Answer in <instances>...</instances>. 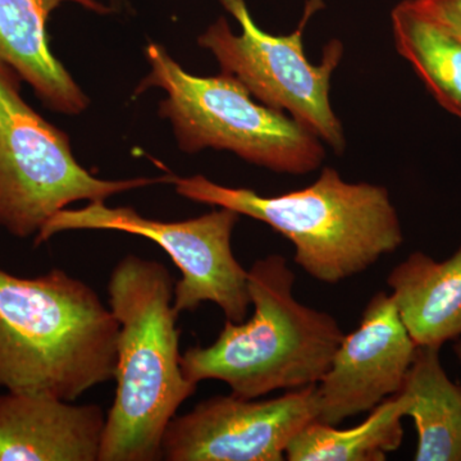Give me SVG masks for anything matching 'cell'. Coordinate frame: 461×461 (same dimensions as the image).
<instances>
[{
  "instance_id": "cell-2",
  "label": "cell",
  "mask_w": 461,
  "mask_h": 461,
  "mask_svg": "<svg viewBox=\"0 0 461 461\" xmlns=\"http://www.w3.org/2000/svg\"><path fill=\"white\" fill-rule=\"evenodd\" d=\"M120 324L98 294L63 269L20 277L0 268V388L76 402L114 379Z\"/></svg>"
},
{
  "instance_id": "cell-12",
  "label": "cell",
  "mask_w": 461,
  "mask_h": 461,
  "mask_svg": "<svg viewBox=\"0 0 461 461\" xmlns=\"http://www.w3.org/2000/svg\"><path fill=\"white\" fill-rule=\"evenodd\" d=\"M65 3L102 16L113 14L100 0H0V62L30 85L45 107L77 115L89 107L90 100L54 57L47 32L50 14Z\"/></svg>"
},
{
  "instance_id": "cell-3",
  "label": "cell",
  "mask_w": 461,
  "mask_h": 461,
  "mask_svg": "<svg viewBox=\"0 0 461 461\" xmlns=\"http://www.w3.org/2000/svg\"><path fill=\"white\" fill-rule=\"evenodd\" d=\"M171 184L182 198L268 224L290 240L297 266L323 284L366 272L403 242L402 221L386 187L346 182L332 167H324L304 189L277 196L222 186L202 175L172 176Z\"/></svg>"
},
{
  "instance_id": "cell-13",
  "label": "cell",
  "mask_w": 461,
  "mask_h": 461,
  "mask_svg": "<svg viewBox=\"0 0 461 461\" xmlns=\"http://www.w3.org/2000/svg\"><path fill=\"white\" fill-rule=\"evenodd\" d=\"M400 318L417 346L441 348L461 336V245L448 259L415 251L387 277Z\"/></svg>"
},
{
  "instance_id": "cell-16",
  "label": "cell",
  "mask_w": 461,
  "mask_h": 461,
  "mask_svg": "<svg viewBox=\"0 0 461 461\" xmlns=\"http://www.w3.org/2000/svg\"><path fill=\"white\" fill-rule=\"evenodd\" d=\"M405 399L388 397L359 426L339 429L313 420L286 448L288 461H384L402 444Z\"/></svg>"
},
{
  "instance_id": "cell-9",
  "label": "cell",
  "mask_w": 461,
  "mask_h": 461,
  "mask_svg": "<svg viewBox=\"0 0 461 461\" xmlns=\"http://www.w3.org/2000/svg\"><path fill=\"white\" fill-rule=\"evenodd\" d=\"M317 418V384L260 402L213 396L169 421L162 460L282 461L294 437Z\"/></svg>"
},
{
  "instance_id": "cell-18",
  "label": "cell",
  "mask_w": 461,
  "mask_h": 461,
  "mask_svg": "<svg viewBox=\"0 0 461 461\" xmlns=\"http://www.w3.org/2000/svg\"><path fill=\"white\" fill-rule=\"evenodd\" d=\"M453 348L454 353L456 354L457 359H459V362L461 363V339H457V341L455 342Z\"/></svg>"
},
{
  "instance_id": "cell-17",
  "label": "cell",
  "mask_w": 461,
  "mask_h": 461,
  "mask_svg": "<svg viewBox=\"0 0 461 461\" xmlns=\"http://www.w3.org/2000/svg\"><path fill=\"white\" fill-rule=\"evenodd\" d=\"M427 12L461 36V0H418Z\"/></svg>"
},
{
  "instance_id": "cell-4",
  "label": "cell",
  "mask_w": 461,
  "mask_h": 461,
  "mask_svg": "<svg viewBox=\"0 0 461 461\" xmlns=\"http://www.w3.org/2000/svg\"><path fill=\"white\" fill-rule=\"evenodd\" d=\"M248 272L253 315L241 323L226 320L213 344L187 348L185 377L194 384L222 381L242 399L317 384L344 339L339 321L297 302L295 273L284 257L257 259Z\"/></svg>"
},
{
  "instance_id": "cell-14",
  "label": "cell",
  "mask_w": 461,
  "mask_h": 461,
  "mask_svg": "<svg viewBox=\"0 0 461 461\" xmlns=\"http://www.w3.org/2000/svg\"><path fill=\"white\" fill-rule=\"evenodd\" d=\"M439 348L418 346L400 391L417 429L415 461H461V386L446 375Z\"/></svg>"
},
{
  "instance_id": "cell-15",
  "label": "cell",
  "mask_w": 461,
  "mask_h": 461,
  "mask_svg": "<svg viewBox=\"0 0 461 461\" xmlns=\"http://www.w3.org/2000/svg\"><path fill=\"white\" fill-rule=\"evenodd\" d=\"M397 53L442 108L461 120V36L430 16L418 0L391 12Z\"/></svg>"
},
{
  "instance_id": "cell-10",
  "label": "cell",
  "mask_w": 461,
  "mask_h": 461,
  "mask_svg": "<svg viewBox=\"0 0 461 461\" xmlns=\"http://www.w3.org/2000/svg\"><path fill=\"white\" fill-rule=\"evenodd\" d=\"M417 348L391 294H375L359 327L344 336L317 384V420L338 426L397 395Z\"/></svg>"
},
{
  "instance_id": "cell-7",
  "label": "cell",
  "mask_w": 461,
  "mask_h": 461,
  "mask_svg": "<svg viewBox=\"0 0 461 461\" xmlns=\"http://www.w3.org/2000/svg\"><path fill=\"white\" fill-rule=\"evenodd\" d=\"M241 27L233 33L218 18L199 36V47L211 51L223 74L238 78L258 102L285 112L314 133L336 154L346 148L344 127L330 104V78L344 57L338 39L327 42L320 65L309 62L303 36L323 0H306L299 26L290 35H272L257 25L245 0H220Z\"/></svg>"
},
{
  "instance_id": "cell-1",
  "label": "cell",
  "mask_w": 461,
  "mask_h": 461,
  "mask_svg": "<svg viewBox=\"0 0 461 461\" xmlns=\"http://www.w3.org/2000/svg\"><path fill=\"white\" fill-rule=\"evenodd\" d=\"M171 272L158 260L126 256L111 272L108 305L120 324L115 396L99 461L162 460V439L198 384L181 368Z\"/></svg>"
},
{
  "instance_id": "cell-6",
  "label": "cell",
  "mask_w": 461,
  "mask_h": 461,
  "mask_svg": "<svg viewBox=\"0 0 461 461\" xmlns=\"http://www.w3.org/2000/svg\"><path fill=\"white\" fill-rule=\"evenodd\" d=\"M23 78L0 62V229L18 239L35 238L58 212L80 200H107L172 176L100 180L72 153L68 135L27 104Z\"/></svg>"
},
{
  "instance_id": "cell-8",
  "label": "cell",
  "mask_w": 461,
  "mask_h": 461,
  "mask_svg": "<svg viewBox=\"0 0 461 461\" xmlns=\"http://www.w3.org/2000/svg\"><path fill=\"white\" fill-rule=\"evenodd\" d=\"M227 208L178 222L150 220L131 206L109 208L104 200L81 209H63L50 218L33 238L35 247L67 230H118L142 236L168 254L181 272L175 285L178 314L195 312L204 303L220 306L226 320L241 323L251 306L249 272L233 256L230 239L240 221Z\"/></svg>"
},
{
  "instance_id": "cell-11",
  "label": "cell",
  "mask_w": 461,
  "mask_h": 461,
  "mask_svg": "<svg viewBox=\"0 0 461 461\" xmlns=\"http://www.w3.org/2000/svg\"><path fill=\"white\" fill-rule=\"evenodd\" d=\"M107 412L38 393L0 395V461H99Z\"/></svg>"
},
{
  "instance_id": "cell-5",
  "label": "cell",
  "mask_w": 461,
  "mask_h": 461,
  "mask_svg": "<svg viewBox=\"0 0 461 461\" xmlns=\"http://www.w3.org/2000/svg\"><path fill=\"white\" fill-rule=\"evenodd\" d=\"M150 72L135 95L151 87L167 93L159 115L172 123L185 153L229 150L251 165L288 175L317 171L326 158L323 141L293 117L256 102L238 78L191 75L162 45H148Z\"/></svg>"
}]
</instances>
